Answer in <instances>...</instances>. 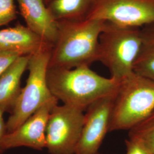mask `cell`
Segmentation results:
<instances>
[{"instance_id":"cell-1","label":"cell","mask_w":154,"mask_h":154,"mask_svg":"<svg viewBox=\"0 0 154 154\" xmlns=\"http://www.w3.org/2000/svg\"><path fill=\"white\" fill-rule=\"evenodd\" d=\"M47 81L52 95L58 100L83 111L95 102L116 93L120 82L85 66L72 69L49 67Z\"/></svg>"},{"instance_id":"cell-2","label":"cell","mask_w":154,"mask_h":154,"mask_svg":"<svg viewBox=\"0 0 154 154\" xmlns=\"http://www.w3.org/2000/svg\"><path fill=\"white\" fill-rule=\"evenodd\" d=\"M58 36L49 67L72 69L98 61L99 36L106 22L86 18L58 21Z\"/></svg>"},{"instance_id":"cell-3","label":"cell","mask_w":154,"mask_h":154,"mask_svg":"<svg viewBox=\"0 0 154 154\" xmlns=\"http://www.w3.org/2000/svg\"><path fill=\"white\" fill-rule=\"evenodd\" d=\"M154 111V80L133 72L119 82L111 111L109 132L129 131Z\"/></svg>"},{"instance_id":"cell-4","label":"cell","mask_w":154,"mask_h":154,"mask_svg":"<svg viewBox=\"0 0 154 154\" xmlns=\"http://www.w3.org/2000/svg\"><path fill=\"white\" fill-rule=\"evenodd\" d=\"M142 44L141 28H125L106 22L99 36L98 61L120 82L131 74Z\"/></svg>"},{"instance_id":"cell-5","label":"cell","mask_w":154,"mask_h":154,"mask_svg":"<svg viewBox=\"0 0 154 154\" xmlns=\"http://www.w3.org/2000/svg\"><path fill=\"white\" fill-rule=\"evenodd\" d=\"M53 47H48L30 55L28 80L6 122L7 133L13 131L22 125L40 107L54 98L47 81Z\"/></svg>"},{"instance_id":"cell-6","label":"cell","mask_w":154,"mask_h":154,"mask_svg":"<svg viewBox=\"0 0 154 154\" xmlns=\"http://www.w3.org/2000/svg\"><path fill=\"white\" fill-rule=\"evenodd\" d=\"M85 121L83 111L70 106L55 105L46 129L50 154H75Z\"/></svg>"},{"instance_id":"cell-7","label":"cell","mask_w":154,"mask_h":154,"mask_svg":"<svg viewBox=\"0 0 154 154\" xmlns=\"http://www.w3.org/2000/svg\"><path fill=\"white\" fill-rule=\"evenodd\" d=\"M87 18L125 28L154 23V0H97Z\"/></svg>"},{"instance_id":"cell-8","label":"cell","mask_w":154,"mask_h":154,"mask_svg":"<svg viewBox=\"0 0 154 154\" xmlns=\"http://www.w3.org/2000/svg\"><path fill=\"white\" fill-rule=\"evenodd\" d=\"M116 93L89 106L75 154H96L109 132L110 118Z\"/></svg>"},{"instance_id":"cell-9","label":"cell","mask_w":154,"mask_h":154,"mask_svg":"<svg viewBox=\"0 0 154 154\" xmlns=\"http://www.w3.org/2000/svg\"><path fill=\"white\" fill-rule=\"evenodd\" d=\"M58 100L55 97L40 107L22 125L8 132L2 140L4 150L26 147L41 151L46 147V129L50 114Z\"/></svg>"},{"instance_id":"cell-10","label":"cell","mask_w":154,"mask_h":154,"mask_svg":"<svg viewBox=\"0 0 154 154\" xmlns=\"http://www.w3.org/2000/svg\"><path fill=\"white\" fill-rule=\"evenodd\" d=\"M22 16L34 33L54 46L58 36V23L43 0H17Z\"/></svg>"},{"instance_id":"cell-11","label":"cell","mask_w":154,"mask_h":154,"mask_svg":"<svg viewBox=\"0 0 154 154\" xmlns=\"http://www.w3.org/2000/svg\"><path fill=\"white\" fill-rule=\"evenodd\" d=\"M49 46L29 28L18 25L13 28L0 30V50L14 51L22 55H31Z\"/></svg>"},{"instance_id":"cell-12","label":"cell","mask_w":154,"mask_h":154,"mask_svg":"<svg viewBox=\"0 0 154 154\" xmlns=\"http://www.w3.org/2000/svg\"><path fill=\"white\" fill-rule=\"evenodd\" d=\"M30 55L18 58L0 77V108L11 112L21 90V79L28 69Z\"/></svg>"},{"instance_id":"cell-13","label":"cell","mask_w":154,"mask_h":154,"mask_svg":"<svg viewBox=\"0 0 154 154\" xmlns=\"http://www.w3.org/2000/svg\"><path fill=\"white\" fill-rule=\"evenodd\" d=\"M97 0H51L50 11L55 20L77 21L86 19Z\"/></svg>"},{"instance_id":"cell-14","label":"cell","mask_w":154,"mask_h":154,"mask_svg":"<svg viewBox=\"0 0 154 154\" xmlns=\"http://www.w3.org/2000/svg\"><path fill=\"white\" fill-rule=\"evenodd\" d=\"M142 44L133 71L154 81V23L141 28Z\"/></svg>"},{"instance_id":"cell-15","label":"cell","mask_w":154,"mask_h":154,"mask_svg":"<svg viewBox=\"0 0 154 154\" xmlns=\"http://www.w3.org/2000/svg\"><path fill=\"white\" fill-rule=\"evenodd\" d=\"M128 139L138 143L150 154H154V111L128 132Z\"/></svg>"},{"instance_id":"cell-16","label":"cell","mask_w":154,"mask_h":154,"mask_svg":"<svg viewBox=\"0 0 154 154\" xmlns=\"http://www.w3.org/2000/svg\"><path fill=\"white\" fill-rule=\"evenodd\" d=\"M16 18L14 0H0V26L6 25Z\"/></svg>"},{"instance_id":"cell-17","label":"cell","mask_w":154,"mask_h":154,"mask_svg":"<svg viewBox=\"0 0 154 154\" xmlns=\"http://www.w3.org/2000/svg\"><path fill=\"white\" fill-rule=\"evenodd\" d=\"M22 55L21 53L14 51L0 50V77L18 58Z\"/></svg>"},{"instance_id":"cell-18","label":"cell","mask_w":154,"mask_h":154,"mask_svg":"<svg viewBox=\"0 0 154 154\" xmlns=\"http://www.w3.org/2000/svg\"><path fill=\"white\" fill-rule=\"evenodd\" d=\"M126 154H150L138 143L128 139L125 140Z\"/></svg>"},{"instance_id":"cell-19","label":"cell","mask_w":154,"mask_h":154,"mask_svg":"<svg viewBox=\"0 0 154 154\" xmlns=\"http://www.w3.org/2000/svg\"><path fill=\"white\" fill-rule=\"evenodd\" d=\"M5 112V110L0 108V154H2L5 152L4 149H2V143L4 138L7 134L6 123L4 121L3 118V116Z\"/></svg>"},{"instance_id":"cell-20","label":"cell","mask_w":154,"mask_h":154,"mask_svg":"<svg viewBox=\"0 0 154 154\" xmlns=\"http://www.w3.org/2000/svg\"><path fill=\"white\" fill-rule=\"evenodd\" d=\"M51 1V0H47V1Z\"/></svg>"},{"instance_id":"cell-21","label":"cell","mask_w":154,"mask_h":154,"mask_svg":"<svg viewBox=\"0 0 154 154\" xmlns=\"http://www.w3.org/2000/svg\"><path fill=\"white\" fill-rule=\"evenodd\" d=\"M100 154V153H99V152H98V153H97V154Z\"/></svg>"}]
</instances>
